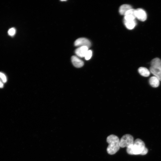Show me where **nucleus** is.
Wrapping results in <instances>:
<instances>
[{
    "mask_svg": "<svg viewBox=\"0 0 161 161\" xmlns=\"http://www.w3.org/2000/svg\"><path fill=\"white\" fill-rule=\"evenodd\" d=\"M74 45L79 47L86 46L89 48L91 46V43L88 39L86 38H80L75 40L74 42Z\"/></svg>",
    "mask_w": 161,
    "mask_h": 161,
    "instance_id": "obj_4",
    "label": "nucleus"
},
{
    "mask_svg": "<svg viewBox=\"0 0 161 161\" xmlns=\"http://www.w3.org/2000/svg\"><path fill=\"white\" fill-rule=\"evenodd\" d=\"M3 83L0 79V88H2L4 86Z\"/></svg>",
    "mask_w": 161,
    "mask_h": 161,
    "instance_id": "obj_18",
    "label": "nucleus"
},
{
    "mask_svg": "<svg viewBox=\"0 0 161 161\" xmlns=\"http://www.w3.org/2000/svg\"><path fill=\"white\" fill-rule=\"evenodd\" d=\"M0 79L3 83L7 81V78L5 75L3 73L0 72Z\"/></svg>",
    "mask_w": 161,
    "mask_h": 161,
    "instance_id": "obj_16",
    "label": "nucleus"
},
{
    "mask_svg": "<svg viewBox=\"0 0 161 161\" xmlns=\"http://www.w3.org/2000/svg\"><path fill=\"white\" fill-rule=\"evenodd\" d=\"M126 27L129 30H132L135 27L136 23L135 20L130 21H123Z\"/></svg>",
    "mask_w": 161,
    "mask_h": 161,
    "instance_id": "obj_11",
    "label": "nucleus"
},
{
    "mask_svg": "<svg viewBox=\"0 0 161 161\" xmlns=\"http://www.w3.org/2000/svg\"><path fill=\"white\" fill-rule=\"evenodd\" d=\"M150 71L154 76L157 77L161 81V65L151 66Z\"/></svg>",
    "mask_w": 161,
    "mask_h": 161,
    "instance_id": "obj_6",
    "label": "nucleus"
},
{
    "mask_svg": "<svg viewBox=\"0 0 161 161\" xmlns=\"http://www.w3.org/2000/svg\"><path fill=\"white\" fill-rule=\"evenodd\" d=\"M131 8V6L129 4H123L119 8V12L120 14L124 15L128 10Z\"/></svg>",
    "mask_w": 161,
    "mask_h": 161,
    "instance_id": "obj_9",
    "label": "nucleus"
},
{
    "mask_svg": "<svg viewBox=\"0 0 161 161\" xmlns=\"http://www.w3.org/2000/svg\"><path fill=\"white\" fill-rule=\"evenodd\" d=\"M92 51L91 50H89L86 53L84 58L86 60H89L92 56Z\"/></svg>",
    "mask_w": 161,
    "mask_h": 161,
    "instance_id": "obj_15",
    "label": "nucleus"
},
{
    "mask_svg": "<svg viewBox=\"0 0 161 161\" xmlns=\"http://www.w3.org/2000/svg\"><path fill=\"white\" fill-rule=\"evenodd\" d=\"M106 141L109 144L106 150L108 154L113 155L115 154L120 147V140L116 136L111 134L107 138Z\"/></svg>",
    "mask_w": 161,
    "mask_h": 161,
    "instance_id": "obj_1",
    "label": "nucleus"
},
{
    "mask_svg": "<svg viewBox=\"0 0 161 161\" xmlns=\"http://www.w3.org/2000/svg\"><path fill=\"white\" fill-rule=\"evenodd\" d=\"M71 61L73 65L77 68H80L84 65L83 62L76 56H73L71 57Z\"/></svg>",
    "mask_w": 161,
    "mask_h": 161,
    "instance_id": "obj_8",
    "label": "nucleus"
},
{
    "mask_svg": "<svg viewBox=\"0 0 161 161\" xmlns=\"http://www.w3.org/2000/svg\"><path fill=\"white\" fill-rule=\"evenodd\" d=\"M16 33V30L14 28L12 27L8 31V35L10 36H14Z\"/></svg>",
    "mask_w": 161,
    "mask_h": 161,
    "instance_id": "obj_17",
    "label": "nucleus"
},
{
    "mask_svg": "<svg viewBox=\"0 0 161 161\" xmlns=\"http://www.w3.org/2000/svg\"><path fill=\"white\" fill-rule=\"evenodd\" d=\"M161 65V61L158 58H155L151 61V66H157Z\"/></svg>",
    "mask_w": 161,
    "mask_h": 161,
    "instance_id": "obj_13",
    "label": "nucleus"
},
{
    "mask_svg": "<svg viewBox=\"0 0 161 161\" xmlns=\"http://www.w3.org/2000/svg\"><path fill=\"white\" fill-rule=\"evenodd\" d=\"M135 17L139 20L144 21L147 18V14L144 10L141 8L135 10Z\"/></svg>",
    "mask_w": 161,
    "mask_h": 161,
    "instance_id": "obj_5",
    "label": "nucleus"
},
{
    "mask_svg": "<svg viewBox=\"0 0 161 161\" xmlns=\"http://www.w3.org/2000/svg\"><path fill=\"white\" fill-rule=\"evenodd\" d=\"M134 141L132 135L129 134H126L123 136L120 140V147L127 148L133 144Z\"/></svg>",
    "mask_w": 161,
    "mask_h": 161,
    "instance_id": "obj_3",
    "label": "nucleus"
},
{
    "mask_svg": "<svg viewBox=\"0 0 161 161\" xmlns=\"http://www.w3.org/2000/svg\"><path fill=\"white\" fill-rule=\"evenodd\" d=\"M89 50V48L86 46H82L77 48L75 51V53L78 57H84L87 51Z\"/></svg>",
    "mask_w": 161,
    "mask_h": 161,
    "instance_id": "obj_7",
    "label": "nucleus"
},
{
    "mask_svg": "<svg viewBox=\"0 0 161 161\" xmlns=\"http://www.w3.org/2000/svg\"><path fill=\"white\" fill-rule=\"evenodd\" d=\"M146 148L144 143L141 139H137L134 141L133 144L127 148L128 154L131 155H141Z\"/></svg>",
    "mask_w": 161,
    "mask_h": 161,
    "instance_id": "obj_2",
    "label": "nucleus"
},
{
    "mask_svg": "<svg viewBox=\"0 0 161 161\" xmlns=\"http://www.w3.org/2000/svg\"><path fill=\"white\" fill-rule=\"evenodd\" d=\"M61 1H66V0H61Z\"/></svg>",
    "mask_w": 161,
    "mask_h": 161,
    "instance_id": "obj_19",
    "label": "nucleus"
},
{
    "mask_svg": "<svg viewBox=\"0 0 161 161\" xmlns=\"http://www.w3.org/2000/svg\"><path fill=\"white\" fill-rule=\"evenodd\" d=\"M149 83L152 87L156 88L159 85L160 80L157 77L153 76L150 78Z\"/></svg>",
    "mask_w": 161,
    "mask_h": 161,
    "instance_id": "obj_10",
    "label": "nucleus"
},
{
    "mask_svg": "<svg viewBox=\"0 0 161 161\" xmlns=\"http://www.w3.org/2000/svg\"><path fill=\"white\" fill-rule=\"evenodd\" d=\"M136 17L132 15H127L124 16V21H130L135 20Z\"/></svg>",
    "mask_w": 161,
    "mask_h": 161,
    "instance_id": "obj_14",
    "label": "nucleus"
},
{
    "mask_svg": "<svg viewBox=\"0 0 161 161\" xmlns=\"http://www.w3.org/2000/svg\"><path fill=\"white\" fill-rule=\"evenodd\" d=\"M138 71L140 75L144 77H148L150 75V71L145 67H140L138 69Z\"/></svg>",
    "mask_w": 161,
    "mask_h": 161,
    "instance_id": "obj_12",
    "label": "nucleus"
}]
</instances>
